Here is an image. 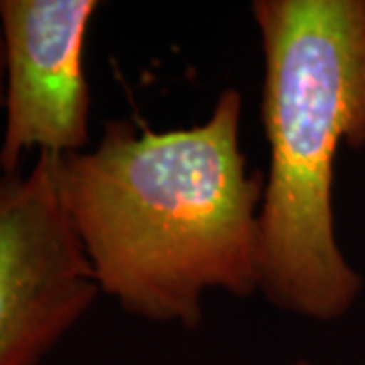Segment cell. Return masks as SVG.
I'll use <instances>...</instances> for the list:
<instances>
[{
	"label": "cell",
	"instance_id": "cell-3",
	"mask_svg": "<svg viewBox=\"0 0 365 365\" xmlns=\"http://www.w3.org/2000/svg\"><path fill=\"white\" fill-rule=\"evenodd\" d=\"M51 155L0 181V365H41L98 299Z\"/></svg>",
	"mask_w": 365,
	"mask_h": 365
},
{
	"label": "cell",
	"instance_id": "cell-5",
	"mask_svg": "<svg viewBox=\"0 0 365 365\" xmlns=\"http://www.w3.org/2000/svg\"><path fill=\"white\" fill-rule=\"evenodd\" d=\"M2 104H4V55H2V39H0V122H2Z\"/></svg>",
	"mask_w": 365,
	"mask_h": 365
},
{
	"label": "cell",
	"instance_id": "cell-2",
	"mask_svg": "<svg viewBox=\"0 0 365 365\" xmlns=\"http://www.w3.org/2000/svg\"><path fill=\"white\" fill-rule=\"evenodd\" d=\"M270 165L258 292L282 313L339 321L364 292L335 232V158L365 146V0H256Z\"/></svg>",
	"mask_w": 365,
	"mask_h": 365
},
{
	"label": "cell",
	"instance_id": "cell-1",
	"mask_svg": "<svg viewBox=\"0 0 365 365\" xmlns=\"http://www.w3.org/2000/svg\"><path fill=\"white\" fill-rule=\"evenodd\" d=\"M242 106L227 88L189 128L108 120L93 148L53 157L98 290L132 317L195 329L211 290L258 292L264 179L240 144Z\"/></svg>",
	"mask_w": 365,
	"mask_h": 365
},
{
	"label": "cell",
	"instance_id": "cell-4",
	"mask_svg": "<svg viewBox=\"0 0 365 365\" xmlns=\"http://www.w3.org/2000/svg\"><path fill=\"white\" fill-rule=\"evenodd\" d=\"M96 0H0L4 104L0 175H21L29 153L66 157L90 146L86 41Z\"/></svg>",
	"mask_w": 365,
	"mask_h": 365
}]
</instances>
